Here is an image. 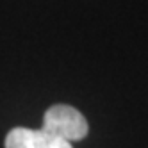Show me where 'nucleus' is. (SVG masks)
Here are the masks:
<instances>
[{"label": "nucleus", "mask_w": 148, "mask_h": 148, "mask_svg": "<svg viewBox=\"0 0 148 148\" xmlns=\"http://www.w3.org/2000/svg\"><path fill=\"white\" fill-rule=\"evenodd\" d=\"M45 132L59 137L62 141H80L88 136V121L75 107H70L64 103H57L45 112L43 127Z\"/></svg>", "instance_id": "obj_1"}, {"label": "nucleus", "mask_w": 148, "mask_h": 148, "mask_svg": "<svg viewBox=\"0 0 148 148\" xmlns=\"http://www.w3.org/2000/svg\"><path fill=\"white\" fill-rule=\"evenodd\" d=\"M5 148H73L71 143L45 132L43 129L16 127L5 137Z\"/></svg>", "instance_id": "obj_2"}]
</instances>
